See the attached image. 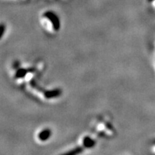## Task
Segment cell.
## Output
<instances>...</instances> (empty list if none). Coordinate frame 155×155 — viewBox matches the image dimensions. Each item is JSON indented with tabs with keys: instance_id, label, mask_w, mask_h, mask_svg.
<instances>
[{
	"instance_id": "cell-1",
	"label": "cell",
	"mask_w": 155,
	"mask_h": 155,
	"mask_svg": "<svg viewBox=\"0 0 155 155\" xmlns=\"http://www.w3.org/2000/svg\"><path fill=\"white\" fill-rule=\"evenodd\" d=\"M50 134H51V133H50V131L49 129H45V130L42 131V132L39 134V139H41L42 141L47 140V139L50 137Z\"/></svg>"
},
{
	"instance_id": "cell-2",
	"label": "cell",
	"mask_w": 155,
	"mask_h": 155,
	"mask_svg": "<svg viewBox=\"0 0 155 155\" xmlns=\"http://www.w3.org/2000/svg\"><path fill=\"white\" fill-rule=\"evenodd\" d=\"M5 30V27L4 25H0V38H2V36L3 35L4 32Z\"/></svg>"
}]
</instances>
